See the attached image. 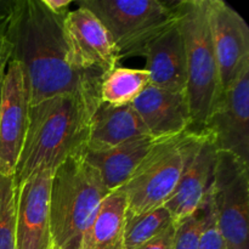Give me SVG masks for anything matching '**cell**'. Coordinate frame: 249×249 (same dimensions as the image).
Instances as JSON below:
<instances>
[{
    "label": "cell",
    "instance_id": "obj_28",
    "mask_svg": "<svg viewBox=\"0 0 249 249\" xmlns=\"http://www.w3.org/2000/svg\"><path fill=\"white\" fill-rule=\"evenodd\" d=\"M5 70L6 67L0 68V100H1V89H2V80H4V74H5Z\"/></svg>",
    "mask_w": 249,
    "mask_h": 249
},
{
    "label": "cell",
    "instance_id": "obj_5",
    "mask_svg": "<svg viewBox=\"0 0 249 249\" xmlns=\"http://www.w3.org/2000/svg\"><path fill=\"white\" fill-rule=\"evenodd\" d=\"M197 130L160 138L145 156L122 191L125 216H136L164 206L179 182Z\"/></svg>",
    "mask_w": 249,
    "mask_h": 249
},
{
    "label": "cell",
    "instance_id": "obj_6",
    "mask_svg": "<svg viewBox=\"0 0 249 249\" xmlns=\"http://www.w3.org/2000/svg\"><path fill=\"white\" fill-rule=\"evenodd\" d=\"M106 27L119 60L143 56L156 38L177 23L174 4L160 0H80Z\"/></svg>",
    "mask_w": 249,
    "mask_h": 249
},
{
    "label": "cell",
    "instance_id": "obj_10",
    "mask_svg": "<svg viewBox=\"0 0 249 249\" xmlns=\"http://www.w3.org/2000/svg\"><path fill=\"white\" fill-rule=\"evenodd\" d=\"M218 147L206 129L197 130L179 182L164 203L175 223L198 211L211 191Z\"/></svg>",
    "mask_w": 249,
    "mask_h": 249
},
{
    "label": "cell",
    "instance_id": "obj_11",
    "mask_svg": "<svg viewBox=\"0 0 249 249\" xmlns=\"http://www.w3.org/2000/svg\"><path fill=\"white\" fill-rule=\"evenodd\" d=\"M249 66L224 90L203 129L214 138L219 151L235 155L249 165Z\"/></svg>",
    "mask_w": 249,
    "mask_h": 249
},
{
    "label": "cell",
    "instance_id": "obj_20",
    "mask_svg": "<svg viewBox=\"0 0 249 249\" xmlns=\"http://www.w3.org/2000/svg\"><path fill=\"white\" fill-rule=\"evenodd\" d=\"M175 221L164 206L136 216H125L124 242L126 249H136L167 230Z\"/></svg>",
    "mask_w": 249,
    "mask_h": 249
},
{
    "label": "cell",
    "instance_id": "obj_7",
    "mask_svg": "<svg viewBox=\"0 0 249 249\" xmlns=\"http://www.w3.org/2000/svg\"><path fill=\"white\" fill-rule=\"evenodd\" d=\"M211 201L228 249H249L248 165L226 151H218Z\"/></svg>",
    "mask_w": 249,
    "mask_h": 249
},
{
    "label": "cell",
    "instance_id": "obj_4",
    "mask_svg": "<svg viewBox=\"0 0 249 249\" xmlns=\"http://www.w3.org/2000/svg\"><path fill=\"white\" fill-rule=\"evenodd\" d=\"M173 4L186 53L191 130H202L224 92L209 27L208 4L207 0H181Z\"/></svg>",
    "mask_w": 249,
    "mask_h": 249
},
{
    "label": "cell",
    "instance_id": "obj_25",
    "mask_svg": "<svg viewBox=\"0 0 249 249\" xmlns=\"http://www.w3.org/2000/svg\"><path fill=\"white\" fill-rule=\"evenodd\" d=\"M50 14L58 17H65L71 11L70 6L72 1L70 0H40Z\"/></svg>",
    "mask_w": 249,
    "mask_h": 249
},
{
    "label": "cell",
    "instance_id": "obj_2",
    "mask_svg": "<svg viewBox=\"0 0 249 249\" xmlns=\"http://www.w3.org/2000/svg\"><path fill=\"white\" fill-rule=\"evenodd\" d=\"M101 104L82 95L49 97L29 107L28 128L14 174L19 185L40 170H55L67 158L84 153L90 122Z\"/></svg>",
    "mask_w": 249,
    "mask_h": 249
},
{
    "label": "cell",
    "instance_id": "obj_17",
    "mask_svg": "<svg viewBox=\"0 0 249 249\" xmlns=\"http://www.w3.org/2000/svg\"><path fill=\"white\" fill-rule=\"evenodd\" d=\"M160 138L140 136L101 152H84V157L101 175L108 192L122 189Z\"/></svg>",
    "mask_w": 249,
    "mask_h": 249
},
{
    "label": "cell",
    "instance_id": "obj_24",
    "mask_svg": "<svg viewBox=\"0 0 249 249\" xmlns=\"http://www.w3.org/2000/svg\"><path fill=\"white\" fill-rule=\"evenodd\" d=\"M175 229H177V223L170 225L160 235L156 236L155 238L143 243L142 246L136 249H174Z\"/></svg>",
    "mask_w": 249,
    "mask_h": 249
},
{
    "label": "cell",
    "instance_id": "obj_22",
    "mask_svg": "<svg viewBox=\"0 0 249 249\" xmlns=\"http://www.w3.org/2000/svg\"><path fill=\"white\" fill-rule=\"evenodd\" d=\"M204 221H206V206L203 202L198 211L177 223L174 249H198Z\"/></svg>",
    "mask_w": 249,
    "mask_h": 249
},
{
    "label": "cell",
    "instance_id": "obj_15",
    "mask_svg": "<svg viewBox=\"0 0 249 249\" xmlns=\"http://www.w3.org/2000/svg\"><path fill=\"white\" fill-rule=\"evenodd\" d=\"M143 57L150 75L148 84L168 91L186 92V53L177 23L148 45Z\"/></svg>",
    "mask_w": 249,
    "mask_h": 249
},
{
    "label": "cell",
    "instance_id": "obj_8",
    "mask_svg": "<svg viewBox=\"0 0 249 249\" xmlns=\"http://www.w3.org/2000/svg\"><path fill=\"white\" fill-rule=\"evenodd\" d=\"M63 34L72 65L83 72L105 74L118 66L119 55L99 17L78 4L63 18Z\"/></svg>",
    "mask_w": 249,
    "mask_h": 249
},
{
    "label": "cell",
    "instance_id": "obj_19",
    "mask_svg": "<svg viewBox=\"0 0 249 249\" xmlns=\"http://www.w3.org/2000/svg\"><path fill=\"white\" fill-rule=\"evenodd\" d=\"M150 75L145 68L116 66L105 73L100 83V102L111 106H126L145 90Z\"/></svg>",
    "mask_w": 249,
    "mask_h": 249
},
{
    "label": "cell",
    "instance_id": "obj_18",
    "mask_svg": "<svg viewBox=\"0 0 249 249\" xmlns=\"http://www.w3.org/2000/svg\"><path fill=\"white\" fill-rule=\"evenodd\" d=\"M126 199L121 189L102 201L94 221L85 231L79 249H126L124 242Z\"/></svg>",
    "mask_w": 249,
    "mask_h": 249
},
{
    "label": "cell",
    "instance_id": "obj_16",
    "mask_svg": "<svg viewBox=\"0 0 249 249\" xmlns=\"http://www.w3.org/2000/svg\"><path fill=\"white\" fill-rule=\"evenodd\" d=\"M140 136L152 135L131 105L100 104L91 117L85 152H101Z\"/></svg>",
    "mask_w": 249,
    "mask_h": 249
},
{
    "label": "cell",
    "instance_id": "obj_21",
    "mask_svg": "<svg viewBox=\"0 0 249 249\" xmlns=\"http://www.w3.org/2000/svg\"><path fill=\"white\" fill-rule=\"evenodd\" d=\"M0 249H16V185L0 175Z\"/></svg>",
    "mask_w": 249,
    "mask_h": 249
},
{
    "label": "cell",
    "instance_id": "obj_12",
    "mask_svg": "<svg viewBox=\"0 0 249 249\" xmlns=\"http://www.w3.org/2000/svg\"><path fill=\"white\" fill-rule=\"evenodd\" d=\"M214 53L223 90H226L249 66L247 22L223 0H207Z\"/></svg>",
    "mask_w": 249,
    "mask_h": 249
},
{
    "label": "cell",
    "instance_id": "obj_13",
    "mask_svg": "<svg viewBox=\"0 0 249 249\" xmlns=\"http://www.w3.org/2000/svg\"><path fill=\"white\" fill-rule=\"evenodd\" d=\"M51 177L53 170H40L16 186V249H53Z\"/></svg>",
    "mask_w": 249,
    "mask_h": 249
},
{
    "label": "cell",
    "instance_id": "obj_1",
    "mask_svg": "<svg viewBox=\"0 0 249 249\" xmlns=\"http://www.w3.org/2000/svg\"><path fill=\"white\" fill-rule=\"evenodd\" d=\"M63 18L50 14L40 0H15L4 36L10 61L19 63L28 89L29 107L49 97L75 94L100 102L97 72L72 65L63 34Z\"/></svg>",
    "mask_w": 249,
    "mask_h": 249
},
{
    "label": "cell",
    "instance_id": "obj_9",
    "mask_svg": "<svg viewBox=\"0 0 249 249\" xmlns=\"http://www.w3.org/2000/svg\"><path fill=\"white\" fill-rule=\"evenodd\" d=\"M29 119V97L23 71L9 61L0 100V175L14 177Z\"/></svg>",
    "mask_w": 249,
    "mask_h": 249
},
{
    "label": "cell",
    "instance_id": "obj_14",
    "mask_svg": "<svg viewBox=\"0 0 249 249\" xmlns=\"http://www.w3.org/2000/svg\"><path fill=\"white\" fill-rule=\"evenodd\" d=\"M131 107L155 138L191 130V113L186 92L168 91L148 84L134 100Z\"/></svg>",
    "mask_w": 249,
    "mask_h": 249
},
{
    "label": "cell",
    "instance_id": "obj_23",
    "mask_svg": "<svg viewBox=\"0 0 249 249\" xmlns=\"http://www.w3.org/2000/svg\"><path fill=\"white\" fill-rule=\"evenodd\" d=\"M204 206H206V221H204L198 249H228L225 240L216 224L213 207H212L211 191L204 201Z\"/></svg>",
    "mask_w": 249,
    "mask_h": 249
},
{
    "label": "cell",
    "instance_id": "obj_27",
    "mask_svg": "<svg viewBox=\"0 0 249 249\" xmlns=\"http://www.w3.org/2000/svg\"><path fill=\"white\" fill-rule=\"evenodd\" d=\"M10 61V45L4 33L0 34V68L6 67Z\"/></svg>",
    "mask_w": 249,
    "mask_h": 249
},
{
    "label": "cell",
    "instance_id": "obj_3",
    "mask_svg": "<svg viewBox=\"0 0 249 249\" xmlns=\"http://www.w3.org/2000/svg\"><path fill=\"white\" fill-rule=\"evenodd\" d=\"M108 194L101 175L84 153L61 163L53 172L49 198L53 249H79L85 231Z\"/></svg>",
    "mask_w": 249,
    "mask_h": 249
},
{
    "label": "cell",
    "instance_id": "obj_26",
    "mask_svg": "<svg viewBox=\"0 0 249 249\" xmlns=\"http://www.w3.org/2000/svg\"><path fill=\"white\" fill-rule=\"evenodd\" d=\"M15 0H0V34L5 32L10 16L12 14Z\"/></svg>",
    "mask_w": 249,
    "mask_h": 249
}]
</instances>
